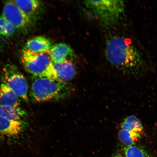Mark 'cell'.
Listing matches in <instances>:
<instances>
[{
    "instance_id": "6da1fadb",
    "label": "cell",
    "mask_w": 157,
    "mask_h": 157,
    "mask_svg": "<svg viewBox=\"0 0 157 157\" xmlns=\"http://www.w3.org/2000/svg\"><path fill=\"white\" fill-rule=\"evenodd\" d=\"M106 57L112 65L125 73L134 74L144 66L142 56L130 39L114 36L108 39Z\"/></svg>"
},
{
    "instance_id": "7a4b0ae2",
    "label": "cell",
    "mask_w": 157,
    "mask_h": 157,
    "mask_svg": "<svg viewBox=\"0 0 157 157\" xmlns=\"http://www.w3.org/2000/svg\"><path fill=\"white\" fill-rule=\"evenodd\" d=\"M71 90L66 83L46 78H35L31 84L30 95L37 102L65 99Z\"/></svg>"
},
{
    "instance_id": "3957f363",
    "label": "cell",
    "mask_w": 157,
    "mask_h": 157,
    "mask_svg": "<svg viewBox=\"0 0 157 157\" xmlns=\"http://www.w3.org/2000/svg\"><path fill=\"white\" fill-rule=\"evenodd\" d=\"M84 3L97 17L101 26L107 29L116 26L124 12L125 5L123 1H86Z\"/></svg>"
},
{
    "instance_id": "277c9868",
    "label": "cell",
    "mask_w": 157,
    "mask_h": 157,
    "mask_svg": "<svg viewBox=\"0 0 157 157\" xmlns=\"http://www.w3.org/2000/svg\"><path fill=\"white\" fill-rule=\"evenodd\" d=\"M21 61L26 71L35 78H45L52 62L49 51L35 52L25 48L21 51Z\"/></svg>"
},
{
    "instance_id": "5b68a950",
    "label": "cell",
    "mask_w": 157,
    "mask_h": 157,
    "mask_svg": "<svg viewBox=\"0 0 157 157\" xmlns=\"http://www.w3.org/2000/svg\"><path fill=\"white\" fill-rule=\"evenodd\" d=\"M3 83L26 102L29 101L28 84L26 78L14 65L6 64L2 72Z\"/></svg>"
},
{
    "instance_id": "8992f818",
    "label": "cell",
    "mask_w": 157,
    "mask_h": 157,
    "mask_svg": "<svg viewBox=\"0 0 157 157\" xmlns=\"http://www.w3.org/2000/svg\"><path fill=\"white\" fill-rule=\"evenodd\" d=\"M2 15L16 29L27 28L30 25L32 21L19 8L13 1L6 2Z\"/></svg>"
},
{
    "instance_id": "52a82bcc",
    "label": "cell",
    "mask_w": 157,
    "mask_h": 157,
    "mask_svg": "<svg viewBox=\"0 0 157 157\" xmlns=\"http://www.w3.org/2000/svg\"><path fill=\"white\" fill-rule=\"evenodd\" d=\"M27 125L25 121H14L0 117V135L8 137L18 136Z\"/></svg>"
},
{
    "instance_id": "ba28073f",
    "label": "cell",
    "mask_w": 157,
    "mask_h": 157,
    "mask_svg": "<svg viewBox=\"0 0 157 157\" xmlns=\"http://www.w3.org/2000/svg\"><path fill=\"white\" fill-rule=\"evenodd\" d=\"M51 59L54 63L68 60L72 62L76 58L74 51L69 45L60 43L53 45L49 50Z\"/></svg>"
},
{
    "instance_id": "9c48e42d",
    "label": "cell",
    "mask_w": 157,
    "mask_h": 157,
    "mask_svg": "<svg viewBox=\"0 0 157 157\" xmlns=\"http://www.w3.org/2000/svg\"><path fill=\"white\" fill-rule=\"evenodd\" d=\"M53 66L58 81L66 83L75 76L76 69L75 66L70 61L66 60L54 63Z\"/></svg>"
},
{
    "instance_id": "30bf717a",
    "label": "cell",
    "mask_w": 157,
    "mask_h": 157,
    "mask_svg": "<svg viewBox=\"0 0 157 157\" xmlns=\"http://www.w3.org/2000/svg\"><path fill=\"white\" fill-rule=\"evenodd\" d=\"M27 112L20 107L0 104V117L12 120L24 121L27 116Z\"/></svg>"
},
{
    "instance_id": "8fae6325",
    "label": "cell",
    "mask_w": 157,
    "mask_h": 157,
    "mask_svg": "<svg viewBox=\"0 0 157 157\" xmlns=\"http://www.w3.org/2000/svg\"><path fill=\"white\" fill-rule=\"evenodd\" d=\"M52 46V42L48 39L43 36H37L27 41L25 49L33 52H44L49 51Z\"/></svg>"
},
{
    "instance_id": "7c38bea8",
    "label": "cell",
    "mask_w": 157,
    "mask_h": 157,
    "mask_svg": "<svg viewBox=\"0 0 157 157\" xmlns=\"http://www.w3.org/2000/svg\"><path fill=\"white\" fill-rule=\"evenodd\" d=\"M20 99L5 84L2 83L0 85V104L18 107L20 105Z\"/></svg>"
},
{
    "instance_id": "4fadbf2b",
    "label": "cell",
    "mask_w": 157,
    "mask_h": 157,
    "mask_svg": "<svg viewBox=\"0 0 157 157\" xmlns=\"http://www.w3.org/2000/svg\"><path fill=\"white\" fill-rule=\"evenodd\" d=\"M19 8L32 20L40 9V2L36 0L13 1Z\"/></svg>"
},
{
    "instance_id": "5bb4252c",
    "label": "cell",
    "mask_w": 157,
    "mask_h": 157,
    "mask_svg": "<svg viewBox=\"0 0 157 157\" xmlns=\"http://www.w3.org/2000/svg\"><path fill=\"white\" fill-rule=\"evenodd\" d=\"M121 128L132 132L144 134V128L142 123L139 119L134 116L131 115L127 117L121 123Z\"/></svg>"
},
{
    "instance_id": "9a60e30c",
    "label": "cell",
    "mask_w": 157,
    "mask_h": 157,
    "mask_svg": "<svg viewBox=\"0 0 157 157\" xmlns=\"http://www.w3.org/2000/svg\"><path fill=\"white\" fill-rule=\"evenodd\" d=\"M142 136L139 133L122 129L120 130L118 134L120 140L125 147L134 146Z\"/></svg>"
},
{
    "instance_id": "2e32d148",
    "label": "cell",
    "mask_w": 157,
    "mask_h": 157,
    "mask_svg": "<svg viewBox=\"0 0 157 157\" xmlns=\"http://www.w3.org/2000/svg\"><path fill=\"white\" fill-rule=\"evenodd\" d=\"M16 29L2 15L0 16V35L9 38L14 34Z\"/></svg>"
},
{
    "instance_id": "e0dca14e",
    "label": "cell",
    "mask_w": 157,
    "mask_h": 157,
    "mask_svg": "<svg viewBox=\"0 0 157 157\" xmlns=\"http://www.w3.org/2000/svg\"><path fill=\"white\" fill-rule=\"evenodd\" d=\"M125 157H151L146 150L140 147L135 146L124 148Z\"/></svg>"
},
{
    "instance_id": "ac0fdd59",
    "label": "cell",
    "mask_w": 157,
    "mask_h": 157,
    "mask_svg": "<svg viewBox=\"0 0 157 157\" xmlns=\"http://www.w3.org/2000/svg\"><path fill=\"white\" fill-rule=\"evenodd\" d=\"M113 157H124L120 154H117L114 155Z\"/></svg>"
},
{
    "instance_id": "d6986e66",
    "label": "cell",
    "mask_w": 157,
    "mask_h": 157,
    "mask_svg": "<svg viewBox=\"0 0 157 157\" xmlns=\"http://www.w3.org/2000/svg\"><path fill=\"white\" fill-rule=\"evenodd\" d=\"M1 44H0V50H1Z\"/></svg>"
}]
</instances>
